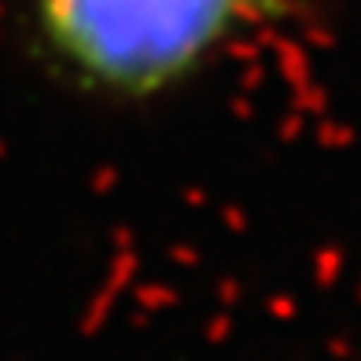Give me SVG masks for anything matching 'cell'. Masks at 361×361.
I'll return each mask as SVG.
<instances>
[{
	"mask_svg": "<svg viewBox=\"0 0 361 361\" xmlns=\"http://www.w3.org/2000/svg\"><path fill=\"white\" fill-rule=\"evenodd\" d=\"M269 0H30L48 59L81 89L147 100L195 78Z\"/></svg>",
	"mask_w": 361,
	"mask_h": 361,
	"instance_id": "1",
	"label": "cell"
}]
</instances>
